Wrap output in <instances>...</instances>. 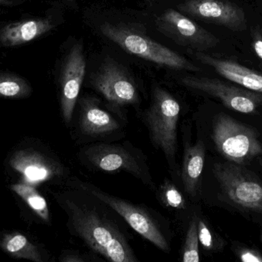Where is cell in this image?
Masks as SVG:
<instances>
[{
    "label": "cell",
    "instance_id": "cell-18",
    "mask_svg": "<svg viewBox=\"0 0 262 262\" xmlns=\"http://www.w3.org/2000/svg\"><path fill=\"white\" fill-rule=\"evenodd\" d=\"M0 247L11 256L41 262V254L26 236L18 233L8 234L0 241Z\"/></svg>",
    "mask_w": 262,
    "mask_h": 262
},
{
    "label": "cell",
    "instance_id": "cell-29",
    "mask_svg": "<svg viewBox=\"0 0 262 262\" xmlns=\"http://www.w3.org/2000/svg\"><path fill=\"white\" fill-rule=\"evenodd\" d=\"M259 163H260V165H261V166L262 167V159L259 160Z\"/></svg>",
    "mask_w": 262,
    "mask_h": 262
},
{
    "label": "cell",
    "instance_id": "cell-27",
    "mask_svg": "<svg viewBox=\"0 0 262 262\" xmlns=\"http://www.w3.org/2000/svg\"><path fill=\"white\" fill-rule=\"evenodd\" d=\"M146 2H148V3H154V2L156 1V0H146Z\"/></svg>",
    "mask_w": 262,
    "mask_h": 262
},
{
    "label": "cell",
    "instance_id": "cell-7",
    "mask_svg": "<svg viewBox=\"0 0 262 262\" xmlns=\"http://www.w3.org/2000/svg\"><path fill=\"white\" fill-rule=\"evenodd\" d=\"M77 184L78 189L89 192L115 210L145 239L166 253L170 252V244L164 229L149 209L110 195L91 183L78 180Z\"/></svg>",
    "mask_w": 262,
    "mask_h": 262
},
{
    "label": "cell",
    "instance_id": "cell-8",
    "mask_svg": "<svg viewBox=\"0 0 262 262\" xmlns=\"http://www.w3.org/2000/svg\"><path fill=\"white\" fill-rule=\"evenodd\" d=\"M180 82L185 87L218 98L226 108L235 112L255 114L262 107V93L220 78L185 75Z\"/></svg>",
    "mask_w": 262,
    "mask_h": 262
},
{
    "label": "cell",
    "instance_id": "cell-9",
    "mask_svg": "<svg viewBox=\"0 0 262 262\" xmlns=\"http://www.w3.org/2000/svg\"><path fill=\"white\" fill-rule=\"evenodd\" d=\"M90 83L113 107L137 104L140 101L138 88L130 74L110 57L92 74Z\"/></svg>",
    "mask_w": 262,
    "mask_h": 262
},
{
    "label": "cell",
    "instance_id": "cell-25",
    "mask_svg": "<svg viewBox=\"0 0 262 262\" xmlns=\"http://www.w3.org/2000/svg\"><path fill=\"white\" fill-rule=\"evenodd\" d=\"M254 51H255L258 58L262 59V39L261 38H255L252 43Z\"/></svg>",
    "mask_w": 262,
    "mask_h": 262
},
{
    "label": "cell",
    "instance_id": "cell-19",
    "mask_svg": "<svg viewBox=\"0 0 262 262\" xmlns=\"http://www.w3.org/2000/svg\"><path fill=\"white\" fill-rule=\"evenodd\" d=\"M31 93L32 88L24 78L0 72V97L18 99L26 98Z\"/></svg>",
    "mask_w": 262,
    "mask_h": 262
},
{
    "label": "cell",
    "instance_id": "cell-24",
    "mask_svg": "<svg viewBox=\"0 0 262 262\" xmlns=\"http://www.w3.org/2000/svg\"><path fill=\"white\" fill-rule=\"evenodd\" d=\"M238 257L244 262H262V255L255 249L243 248L238 251Z\"/></svg>",
    "mask_w": 262,
    "mask_h": 262
},
{
    "label": "cell",
    "instance_id": "cell-11",
    "mask_svg": "<svg viewBox=\"0 0 262 262\" xmlns=\"http://www.w3.org/2000/svg\"><path fill=\"white\" fill-rule=\"evenodd\" d=\"M185 15L224 26L234 32L247 29L246 13L239 6L223 0H185L177 6Z\"/></svg>",
    "mask_w": 262,
    "mask_h": 262
},
{
    "label": "cell",
    "instance_id": "cell-14",
    "mask_svg": "<svg viewBox=\"0 0 262 262\" xmlns=\"http://www.w3.org/2000/svg\"><path fill=\"white\" fill-rule=\"evenodd\" d=\"M79 127L81 132L90 137L112 135L121 128L119 122L99 106L98 100L84 96L79 100Z\"/></svg>",
    "mask_w": 262,
    "mask_h": 262
},
{
    "label": "cell",
    "instance_id": "cell-21",
    "mask_svg": "<svg viewBox=\"0 0 262 262\" xmlns=\"http://www.w3.org/2000/svg\"><path fill=\"white\" fill-rule=\"evenodd\" d=\"M198 218L191 220L186 232L184 246L183 249V261L184 262L200 261L199 249Z\"/></svg>",
    "mask_w": 262,
    "mask_h": 262
},
{
    "label": "cell",
    "instance_id": "cell-10",
    "mask_svg": "<svg viewBox=\"0 0 262 262\" xmlns=\"http://www.w3.org/2000/svg\"><path fill=\"white\" fill-rule=\"evenodd\" d=\"M156 27L165 36L191 51L203 52L216 47L220 39L181 12L167 9L156 18Z\"/></svg>",
    "mask_w": 262,
    "mask_h": 262
},
{
    "label": "cell",
    "instance_id": "cell-12",
    "mask_svg": "<svg viewBox=\"0 0 262 262\" xmlns=\"http://www.w3.org/2000/svg\"><path fill=\"white\" fill-rule=\"evenodd\" d=\"M86 72L84 45L78 43L72 46L61 68V109L66 123H71L78 102Z\"/></svg>",
    "mask_w": 262,
    "mask_h": 262
},
{
    "label": "cell",
    "instance_id": "cell-28",
    "mask_svg": "<svg viewBox=\"0 0 262 262\" xmlns=\"http://www.w3.org/2000/svg\"><path fill=\"white\" fill-rule=\"evenodd\" d=\"M6 0H0V4H2V3H6Z\"/></svg>",
    "mask_w": 262,
    "mask_h": 262
},
{
    "label": "cell",
    "instance_id": "cell-13",
    "mask_svg": "<svg viewBox=\"0 0 262 262\" xmlns=\"http://www.w3.org/2000/svg\"><path fill=\"white\" fill-rule=\"evenodd\" d=\"M192 55L203 64L210 66L219 75L245 89L262 93V74L232 60L215 58L203 52L192 51Z\"/></svg>",
    "mask_w": 262,
    "mask_h": 262
},
{
    "label": "cell",
    "instance_id": "cell-15",
    "mask_svg": "<svg viewBox=\"0 0 262 262\" xmlns=\"http://www.w3.org/2000/svg\"><path fill=\"white\" fill-rule=\"evenodd\" d=\"M9 163L29 181H47L63 174V169L58 163L29 149L15 152Z\"/></svg>",
    "mask_w": 262,
    "mask_h": 262
},
{
    "label": "cell",
    "instance_id": "cell-6",
    "mask_svg": "<svg viewBox=\"0 0 262 262\" xmlns=\"http://www.w3.org/2000/svg\"><path fill=\"white\" fill-rule=\"evenodd\" d=\"M212 172L226 203L262 215V181L258 175L245 166L230 162L215 163Z\"/></svg>",
    "mask_w": 262,
    "mask_h": 262
},
{
    "label": "cell",
    "instance_id": "cell-2",
    "mask_svg": "<svg viewBox=\"0 0 262 262\" xmlns=\"http://www.w3.org/2000/svg\"><path fill=\"white\" fill-rule=\"evenodd\" d=\"M99 30L103 36L136 56L176 70L200 71L198 66L183 55L125 23L105 22L100 25Z\"/></svg>",
    "mask_w": 262,
    "mask_h": 262
},
{
    "label": "cell",
    "instance_id": "cell-5",
    "mask_svg": "<svg viewBox=\"0 0 262 262\" xmlns=\"http://www.w3.org/2000/svg\"><path fill=\"white\" fill-rule=\"evenodd\" d=\"M212 137L219 153L230 163L246 166L262 155L258 132L223 112L214 118Z\"/></svg>",
    "mask_w": 262,
    "mask_h": 262
},
{
    "label": "cell",
    "instance_id": "cell-17",
    "mask_svg": "<svg viewBox=\"0 0 262 262\" xmlns=\"http://www.w3.org/2000/svg\"><path fill=\"white\" fill-rule=\"evenodd\" d=\"M49 18H35L7 25L0 31V42L5 46L26 44L53 29Z\"/></svg>",
    "mask_w": 262,
    "mask_h": 262
},
{
    "label": "cell",
    "instance_id": "cell-23",
    "mask_svg": "<svg viewBox=\"0 0 262 262\" xmlns=\"http://www.w3.org/2000/svg\"><path fill=\"white\" fill-rule=\"evenodd\" d=\"M199 241L206 251H212L215 247L213 235L209 229L206 221L203 219H198Z\"/></svg>",
    "mask_w": 262,
    "mask_h": 262
},
{
    "label": "cell",
    "instance_id": "cell-26",
    "mask_svg": "<svg viewBox=\"0 0 262 262\" xmlns=\"http://www.w3.org/2000/svg\"><path fill=\"white\" fill-rule=\"evenodd\" d=\"M62 261L67 262H81L85 261V260L82 257L80 256V255H69V256L63 258Z\"/></svg>",
    "mask_w": 262,
    "mask_h": 262
},
{
    "label": "cell",
    "instance_id": "cell-4",
    "mask_svg": "<svg viewBox=\"0 0 262 262\" xmlns=\"http://www.w3.org/2000/svg\"><path fill=\"white\" fill-rule=\"evenodd\" d=\"M80 159L89 169L110 173L127 172L146 186L154 188L146 157L130 145H90L81 151Z\"/></svg>",
    "mask_w": 262,
    "mask_h": 262
},
{
    "label": "cell",
    "instance_id": "cell-16",
    "mask_svg": "<svg viewBox=\"0 0 262 262\" xmlns=\"http://www.w3.org/2000/svg\"><path fill=\"white\" fill-rule=\"evenodd\" d=\"M206 146L202 140L195 144H185L181 179L185 192L195 197L200 190L202 174L204 168Z\"/></svg>",
    "mask_w": 262,
    "mask_h": 262
},
{
    "label": "cell",
    "instance_id": "cell-22",
    "mask_svg": "<svg viewBox=\"0 0 262 262\" xmlns=\"http://www.w3.org/2000/svg\"><path fill=\"white\" fill-rule=\"evenodd\" d=\"M162 201L165 206L177 210L186 209V199L177 186L166 180L160 188Z\"/></svg>",
    "mask_w": 262,
    "mask_h": 262
},
{
    "label": "cell",
    "instance_id": "cell-20",
    "mask_svg": "<svg viewBox=\"0 0 262 262\" xmlns=\"http://www.w3.org/2000/svg\"><path fill=\"white\" fill-rule=\"evenodd\" d=\"M11 189L23 198L41 219L49 221V211L46 199L35 189L23 184L13 185Z\"/></svg>",
    "mask_w": 262,
    "mask_h": 262
},
{
    "label": "cell",
    "instance_id": "cell-3",
    "mask_svg": "<svg viewBox=\"0 0 262 262\" xmlns=\"http://www.w3.org/2000/svg\"><path fill=\"white\" fill-rule=\"evenodd\" d=\"M180 108L173 95L160 86L152 91V102L144 115L151 142L164 154L169 167L175 171L177 152V124Z\"/></svg>",
    "mask_w": 262,
    "mask_h": 262
},
{
    "label": "cell",
    "instance_id": "cell-1",
    "mask_svg": "<svg viewBox=\"0 0 262 262\" xmlns=\"http://www.w3.org/2000/svg\"><path fill=\"white\" fill-rule=\"evenodd\" d=\"M71 230L91 250L114 262L138 261L124 228L107 205L79 189L64 200Z\"/></svg>",
    "mask_w": 262,
    "mask_h": 262
}]
</instances>
